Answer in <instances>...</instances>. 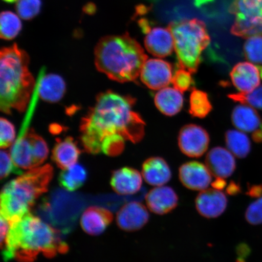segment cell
Returning a JSON list of instances; mask_svg holds the SVG:
<instances>
[{"mask_svg":"<svg viewBox=\"0 0 262 262\" xmlns=\"http://www.w3.org/2000/svg\"><path fill=\"white\" fill-rule=\"evenodd\" d=\"M232 84L241 93H249L259 86V70L250 62L235 64L230 73Z\"/></svg>","mask_w":262,"mask_h":262,"instance_id":"cell-17","label":"cell"},{"mask_svg":"<svg viewBox=\"0 0 262 262\" xmlns=\"http://www.w3.org/2000/svg\"><path fill=\"white\" fill-rule=\"evenodd\" d=\"M139 25L146 35L145 46L147 52L154 56L165 58L172 53L174 41L169 28L152 27L145 18L140 19Z\"/></svg>","mask_w":262,"mask_h":262,"instance_id":"cell-8","label":"cell"},{"mask_svg":"<svg viewBox=\"0 0 262 262\" xmlns=\"http://www.w3.org/2000/svg\"><path fill=\"white\" fill-rule=\"evenodd\" d=\"M245 217L248 224L252 225L262 224V196L248 206Z\"/></svg>","mask_w":262,"mask_h":262,"instance_id":"cell-35","label":"cell"},{"mask_svg":"<svg viewBox=\"0 0 262 262\" xmlns=\"http://www.w3.org/2000/svg\"><path fill=\"white\" fill-rule=\"evenodd\" d=\"M195 205L196 211L202 217L215 219L224 214L227 209L228 199L220 190L205 189L196 196Z\"/></svg>","mask_w":262,"mask_h":262,"instance_id":"cell-13","label":"cell"},{"mask_svg":"<svg viewBox=\"0 0 262 262\" xmlns=\"http://www.w3.org/2000/svg\"><path fill=\"white\" fill-rule=\"evenodd\" d=\"M230 99L262 111V85L249 93L229 94Z\"/></svg>","mask_w":262,"mask_h":262,"instance_id":"cell-30","label":"cell"},{"mask_svg":"<svg viewBox=\"0 0 262 262\" xmlns=\"http://www.w3.org/2000/svg\"><path fill=\"white\" fill-rule=\"evenodd\" d=\"M168 26L174 41L179 68L195 73L201 63L203 52L211 41L205 23L196 18L183 19Z\"/></svg>","mask_w":262,"mask_h":262,"instance_id":"cell-6","label":"cell"},{"mask_svg":"<svg viewBox=\"0 0 262 262\" xmlns=\"http://www.w3.org/2000/svg\"><path fill=\"white\" fill-rule=\"evenodd\" d=\"M258 70H259L260 78L262 79V66L260 65L258 67Z\"/></svg>","mask_w":262,"mask_h":262,"instance_id":"cell-42","label":"cell"},{"mask_svg":"<svg viewBox=\"0 0 262 262\" xmlns=\"http://www.w3.org/2000/svg\"><path fill=\"white\" fill-rule=\"evenodd\" d=\"M231 120L237 129L250 133L254 142H262V117L253 107L239 104L232 111Z\"/></svg>","mask_w":262,"mask_h":262,"instance_id":"cell-11","label":"cell"},{"mask_svg":"<svg viewBox=\"0 0 262 262\" xmlns=\"http://www.w3.org/2000/svg\"><path fill=\"white\" fill-rule=\"evenodd\" d=\"M54 175L51 165L29 169L5 185L1 192V216L9 224L30 213L36 201L48 191Z\"/></svg>","mask_w":262,"mask_h":262,"instance_id":"cell-5","label":"cell"},{"mask_svg":"<svg viewBox=\"0 0 262 262\" xmlns=\"http://www.w3.org/2000/svg\"><path fill=\"white\" fill-rule=\"evenodd\" d=\"M45 73V69H42L37 81L39 97L47 102H58L63 97L66 92L63 78L57 74L46 75Z\"/></svg>","mask_w":262,"mask_h":262,"instance_id":"cell-19","label":"cell"},{"mask_svg":"<svg viewBox=\"0 0 262 262\" xmlns=\"http://www.w3.org/2000/svg\"><path fill=\"white\" fill-rule=\"evenodd\" d=\"M16 140L15 126L9 120L2 117L0 120V147L6 149L12 146Z\"/></svg>","mask_w":262,"mask_h":262,"instance_id":"cell-33","label":"cell"},{"mask_svg":"<svg viewBox=\"0 0 262 262\" xmlns=\"http://www.w3.org/2000/svg\"><path fill=\"white\" fill-rule=\"evenodd\" d=\"M3 1H4L6 3H15L16 2H17L18 0H3Z\"/></svg>","mask_w":262,"mask_h":262,"instance_id":"cell-40","label":"cell"},{"mask_svg":"<svg viewBox=\"0 0 262 262\" xmlns=\"http://www.w3.org/2000/svg\"><path fill=\"white\" fill-rule=\"evenodd\" d=\"M209 142L210 139L207 131L201 126L189 124L180 130L179 148L186 156L192 158L202 157L208 150Z\"/></svg>","mask_w":262,"mask_h":262,"instance_id":"cell-9","label":"cell"},{"mask_svg":"<svg viewBox=\"0 0 262 262\" xmlns=\"http://www.w3.org/2000/svg\"><path fill=\"white\" fill-rule=\"evenodd\" d=\"M136 101L111 91L98 95L81 122L85 150L92 155L117 156L123 151L126 141L140 142L145 136L146 123L134 110Z\"/></svg>","mask_w":262,"mask_h":262,"instance_id":"cell-1","label":"cell"},{"mask_svg":"<svg viewBox=\"0 0 262 262\" xmlns=\"http://www.w3.org/2000/svg\"><path fill=\"white\" fill-rule=\"evenodd\" d=\"M172 67L169 62L161 59H149L144 64L140 73V80L146 86L159 90L171 83Z\"/></svg>","mask_w":262,"mask_h":262,"instance_id":"cell-10","label":"cell"},{"mask_svg":"<svg viewBox=\"0 0 262 262\" xmlns=\"http://www.w3.org/2000/svg\"><path fill=\"white\" fill-rule=\"evenodd\" d=\"M111 185L117 194H135L142 188V177L137 169L130 167H124L113 172Z\"/></svg>","mask_w":262,"mask_h":262,"instance_id":"cell-18","label":"cell"},{"mask_svg":"<svg viewBox=\"0 0 262 262\" xmlns=\"http://www.w3.org/2000/svg\"><path fill=\"white\" fill-rule=\"evenodd\" d=\"M142 176L149 185L160 186L171 180L172 172L165 159L160 157H152L143 163Z\"/></svg>","mask_w":262,"mask_h":262,"instance_id":"cell-21","label":"cell"},{"mask_svg":"<svg viewBox=\"0 0 262 262\" xmlns=\"http://www.w3.org/2000/svg\"><path fill=\"white\" fill-rule=\"evenodd\" d=\"M206 166L216 179H227L236 169V162L233 155L224 147L217 146L209 150L206 155Z\"/></svg>","mask_w":262,"mask_h":262,"instance_id":"cell-15","label":"cell"},{"mask_svg":"<svg viewBox=\"0 0 262 262\" xmlns=\"http://www.w3.org/2000/svg\"><path fill=\"white\" fill-rule=\"evenodd\" d=\"M113 220V213L98 206H91L82 215L80 224L86 233L97 235L103 233Z\"/></svg>","mask_w":262,"mask_h":262,"instance_id":"cell-20","label":"cell"},{"mask_svg":"<svg viewBox=\"0 0 262 262\" xmlns=\"http://www.w3.org/2000/svg\"><path fill=\"white\" fill-rule=\"evenodd\" d=\"M213 188L221 190L227 186V182L224 179H216L215 181L212 183Z\"/></svg>","mask_w":262,"mask_h":262,"instance_id":"cell-39","label":"cell"},{"mask_svg":"<svg viewBox=\"0 0 262 262\" xmlns=\"http://www.w3.org/2000/svg\"><path fill=\"white\" fill-rule=\"evenodd\" d=\"M81 150L71 137L58 139L52 152V159L61 169L75 165L80 156Z\"/></svg>","mask_w":262,"mask_h":262,"instance_id":"cell-22","label":"cell"},{"mask_svg":"<svg viewBox=\"0 0 262 262\" xmlns=\"http://www.w3.org/2000/svg\"><path fill=\"white\" fill-rule=\"evenodd\" d=\"M225 142L229 151L238 158H245L251 152L250 139L242 131L228 130L225 134Z\"/></svg>","mask_w":262,"mask_h":262,"instance_id":"cell-25","label":"cell"},{"mask_svg":"<svg viewBox=\"0 0 262 262\" xmlns=\"http://www.w3.org/2000/svg\"><path fill=\"white\" fill-rule=\"evenodd\" d=\"M191 74L188 71L179 68L173 75L171 83L173 87L182 93L194 89L195 82Z\"/></svg>","mask_w":262,"mask_h":262,"instance_id":"cell-32","label":"cell"},{"mask_svg":"<svg viewBox=\"0 0 262 262\" xmlns=\"http://www.w3.org/2000/svg\"><path fill=\"white\" fill-rule=\"evenodd\" d=\"M229 12L235 16L232 34L245 38L262 34V0H234Z\"/></svg>","mask_w":262,"mask_h":262,"instance_id":"cell-7","label":"cell"},{"mask_svg":"<svg viewBox=\"0 0 262 262\" xmlns=\"http://www.w3.org/2000/svg\"><path fill=\"white\" fill-rule=\"evenodd\" d=\"M94 56L97 70L120 83L137 80L147 60L139 42L127 33L100 39Z\"/></svg>","mask_w":262,"mask_h":262,"instance_id":"cell-4","label":"cell"},{"mask_svg":"<svg viewBox=\"0 0 262 262\" xmlns=\"http://www.w3.org/2000/svg\"><path fill=\"white\" fill-rule=\"evenodd\" d=\"M244 53L251 63L262 64V34L247 38L244 46Z\"/></svg>","mask_w":262,"mask_h":262,"instance_id":"cell-29","label":"cell"},{"mask_svg":"<svg viewBox=\"0 0 262 262\" xmlns=\"http://www.w3.org/2000/svg\"><path fill=\"white\" fill-rule=\"evenodd\" d=\"M212 106L207 93L201 90H192L190 95L189 112L192 116L203 119L208 116Z\"/></svg>","mask_w":262,"mask_h":262,"instance_id":"cell-26","label":"cell"},{"mask_svg":"<svg viewBox=\"0 0 262 262\" xmlns=\"http://www.w3.org/2000/svg\"><path fill=\"white\" fill-rule=\"evenodd\" d=\"M183 97L176 88H166L159 91L155 97L156 106L166 116H173L182 110Z\"/></svg>","mask_w":262,"mask_h":262,"instance_id":"cell-23","label":"cell"},{"mask_svg":"<svg viewBox=\"0 0 262 262\" xmlns=\"http://www.w3.org/2000/svg\"><path fill=\"white\" fill-rule=\"evenodd\" d=\"M87 177L84 167L76 163L60 172L58 177L59 184L67 191H74L84 185Z\"/></svg>","mask_w":262,"mask_h":262,"instance_id":"cell-24","label":"cell"},{"mask_svg":"<svg viewBox=\"0 0 262 262\" xmlns=\"http://www.w3.org/2000/svg\"><path fill=\"white\" fill-rule=\"evenodd\" d=\"M1 247L3 259L19 262L34 261L40 254L52 258L68 251L58 231L31 213L10 224Z\"/></svg>","mask_w":262,"mask_h":262,"instance_id":"cell-2","label":"cell"},{"mask_svg":"<svg viewBox=\"0 0 262 262\" xmlns=\"http://www.w3.org/2000/svg\"><path fill=\"white\" fill-rule=\"evenodd\" d=\"M28 136L30 139L36 168L40 166L47 159L49 149L47 142L33 129L28 130Z\"/></svg>","mask_w":262,"mask_h":262,"instance_id":"cell-28","label":"cell"},{"mask_svg":"<svg viewBox=\"0 0 262 262\" xmlns=\"http://www.w3.org/2000/svg\"><path fill=\"white\" fill-rule=\"evenodd\" d=\"M0 176L1 180L7 178L11 173L21 175V169L15 165L11 154L2 149L0 152Z\"/></svg>","mask_w":262,"mask_h":262,"instance_id":"cell-34","label":"cell"},{"mask_svg":"<svg viewBox=\"0 0 262 262\" xmlns=\"http://www.w3.org/2000/svg\"><path fill=\"white\" fill-rule=\"evenodd\" d=\"M242 191V188L238 183L232 181L229 183L227 188V194L230 195H235L240 194Z\"/></svg>","mask_w":262,"mask_h":262,"instance_id":"cell-38","label":"cell"},{"mask_svg":"<svg viewBox=\"0 0 262 262\" xmlns=\"http://www.w3.org/2000/svg\"><path fill=\"white\" fill-rule=\"evenodd\" d=\"M149 214L145 205L133 201L124 205L118 211L116 221L122 230L133 232L140 230L147 224Z\"/></svg>","mask_w":262,"mask_h":262,"instance_id":"cell-14","label":"cell"},{"mask_svg":"<svg viewBox=\"0 0 262 262\" xmlns=\"http://www.w3.org/2000/svg\"><path fill=\"white\" fill-rule=\"evenodd\" d=\"M251 198L258 199L262 196V185H249L247 193Z\"/></svg>","mask_w":262,"mask_h":262,"instance_id":"cell-37","label":"cell"},{"mask_svg":"<svg viewBox=\"0 0 262 262\" xmlns=\"http://www.w3.org/2000/svg\"><path fill=\"white\" fill-rule=\"evenodd\" d=\"M147 208L155 214L164 215L168 214L176 208L179 204V196L169 186H157L146 196Z\"/></svg>","mask_w":262,"mask_h":262,"instance_id":"cell-16","label":"cell"},{"mask_svg":"<svg viewBox=\"0 0 262 262\" xmlns=\"http://www.w3.org/2000/svg\"><path fill=\"white\" fill-rule=\"evenodd\" d=\"M211 175L207 166L195 161L183 164L179 171L180 182L193 191H203L207 188L212 181Z\"/></svg>","mask_w":262,"mask_h":262,"instance_id":"cell-12","label":"cell"},{"mask_svg":"<svg viewBox=\"0 0 262 262\" xmlns=\"http://www.w3.org/2000/svg\"><path fill=\"white\" fill-rule=\"evenodd\" d=\"M41 6V0H18L16 9L22 19L30 20L39 14Z\"/></svg>","mask_w":262,"mask_h":262,"instance_id":"cell-31","label":"cell"},{"mask_svg":"<svg viewBox=\"0 0 262 262\" xmlns=\"http://www.w3.org/2000/svg\"><path fill=\"white\" fill-rule=\"evenodd\" d=\"M29 57L16 44L0 52V110L24 112L31 102L37 81L29 70Z\"/></svg>","mask_w":262,"mask_h":262,"instance_id":"cell-3","label":"cell"},{"mask_svg":"<svg viewBox=\"0 0 262 262\" xmlns=\"http://www.w3.org/2000/svg\"><path fill=\"white\" fill-rule=\"evenodd\" d=\"M251 253V248L248 244L245 243L238 244L236 248V253L237 255L236 262H246V258L250 255Z\"/></svg>","mask_w":262,"mask_h":262,"instance_id":"cell-36","label":"cell"},{"mask_svg":"<svg viewBox=\"0 0 262 262\" xmlns=\"http://www.w3.org/2000/svg\"><path fill=\"white\" fill-rule=\"evenodd\" d=\"M195 1L196 3H199V4H202V3L208 2L209 0H195Z\"/></svg>","mask_w":262,"mask_h":262,"instance_id":"cell-41","label":"cell"},{"mask_svg":"<svg viewBox=\"0 0 262 262\" xmlns=\"http://www.w3.org/2000/svg\"><path fill=\"white\" fill-rule=\"evenodd\" d=\"M22 29L20 19L11 11L2 12L0 17V37L3 40H11L17 37Z\"/></svg>","mask_w":262,"mask_h":262,"instance_id":"cell-27","label":"cell"}]
</instances>
